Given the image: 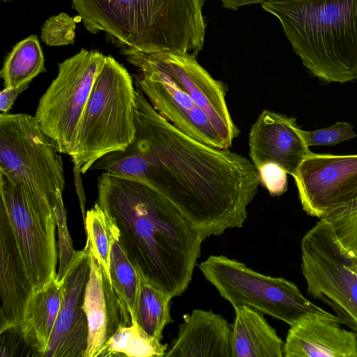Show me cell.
<instances>
[{"mask_svg":"<svg viewBox=\"0 0 357 357\" xmlns=\"http://www.w3.org/2000/svg\"><path fill=\"white\" fill-rule=\"evenodd\" d=\"M136 136L91 169L147 185L167 199L204 240L242 227L261 183L254 165L228 149L200 142L164 119L135 89Z\"/></svg>","mask_w":357,"mask_h":357,"instance_id":"6da1fadb","label":"cell"},{"mask_svg":"<svg viewBox=\"0 0 357 357\" xmlns=\"http://www.w3.org/2000/svg\"><path fill=\"white\" fill-rule=\"evenodd\" d=\"M96 203L119 231L128 259L173 297L187 290L204 239L162 195L146 184L102 173Z\"/></svg>","mask_w":357,"mask_h":357,"instance_id":"7a4b0ae2","label":"cell"},{"mask_svg":"<svg viewBox=\"0 0 357 357\" xmlns=\"http://www.w3.org/2000/svg\"><path fill=\"white\" fill-rule=\"evenodd\" d=\"M0 333L19 326L31 297L57 273L56 205L0 173Z\"/></svg>","mask_w":357,"mask_h":357,"instance_id":"3957f363","label":"cell"},{"mask_svg":"<svg viewBox=\"0 0 357 357\" xmlns=\"http://www.w3.org/2000/svg\"><path fill=\"white\" fill-rule=\"evenodd\" d=\"M206 0H72L85 29L105 32L106 39L130 56L202 50Z\"/></svg>","mask_w":357,"mask_h":357,"instance_id":"277c9868","label":"cell"},{"mask_svg":"<svg viewBox=\"0 0 357 357\" xmlns=\"http://www.w3.org/2000/svg\"><path fill=\"white\" fill-rule=\"evenodd\" d=\"M261 5L278 19L312 76L326 83L357 79V0H271Z\"/></svg>","mask_w":357,"mask_h":357,"instance_id":"5b68a950","label":"cell"},{"mask_svg":"<svg viewBox=\"0 0 357 357\" xmlns=\"http://www.w3.org/2000/svg\"><path fill=\"white\" fill-rule=\"evenodd\" d=\"M132 77L111 56H105L81 117L71 156L85 174L102 156L126 149L135 139Z\"/></svg>","mask_w":357,"mask_h":357,"instance_id":"8992f818","label":"cell"},{"mask_svg":"<svg viewBox=\"0 0 357 357\" xmlns=\"http://www.w3.org/2000/svg\"><path fill=\"white\" fill-rule=\"evenodd\" d=\"M60 153L35 116L0 114V173L56 206L66 185Z\"/></svg>","mask_w":357,"mask_h":357,"instance_id":"52a82bcc","label":"cell"},{"mask_svg":"<svg viewBox=\"0 0 357 357\" xmlns=\"http://www.w3.org/2000/svg\"><path fill=\"white\" fill-rule=\"evenodd\" d=\"M198 267L205 279L233 307L248 305L289 326L308 314L340 319L307 299L292 282L263 275L243 262L223 255H211Z\"/></svg>","mask_w":357,"mask_h":357,"instance_id":"ba28073f","label":"cell"},{"mask_svg":"<svg viewBox=\"0 0 357 357\" xmlns=\"http://www.w3.org/2000/svg\"><path fill=\"white\" fill-rule=\"evenodd\" d=\"M301 250L307 294L331 307L342 324L357 333V257L324 218L305 233Z\"/></svg>","mask_w":357,"mask_h":357,"instance_id":"9c48e42d","label":"cell"},{"mask_svg":"<svg viewBox=\"0 0 357 357\" xmlns=\"http://www.w3.org/2000/svg\"><path fill=\"white\" fill-rule=\"evenodd\" d=\"M104 58L98 50L82 49L64 60L39 100L34 116L61 153H74L79 123Z\"/></svg>","mask_w":357,"mask_h":357,"instance_id":"30bf717a","label":"cell"},{"mask_svg":"<svg viewBox=\"0 0 357 357\" xmlns=\"http://www.w3.org/2000/svg\"><path fill=\"white\" fill-rule=\"evenodd\" d=\"M293 177L303 210L321 219L357 199V154L311 152Z\"/></svg>","mask_w":357,"mask_h":357,"instance_id":"8fae6325","label":"cell"},{"mask_svg":"<svg viewBox=\"0 0 357 357\" xmlns=\"http://www.w3.org/2000/svg\"><path fill=\"white\" fill-rule=\"evenodd\" d=\"M149 63L167 74L206 114L229 149L240 130L226 101L227 86L214 79L197 61L195 54L178 51L140 52Z\"/></svg>","mask_w":357,"mask_h":357,"instance_id":"7c38bea8","label":"cell"},{"mask_svg":"<svg viewBox=\"0 0 357 357\" xmlns=\"http://www.w3.org/2000/svg\"><path fill=\"white\" fill-rule=\"evenodd\" d=\"M137 68L135 80L153 107L176 128L192 138L218 149H227L206 114L164 72L140 53L127 56Z\"/></svg>","mask_w":357,"mask_h":357,"instance_id":"4fadbf2b","label":"cell"},{"mask_svg":"<svg viewBox=\"0 0 357 357\" xmlns=\"http://www.w3.org/2000/svg\"><path fill=\"white\" fill-rule=\"evenodd\" d=\"M89 270L85 245L76 252L64 278L59 313L43 357H84L89 328L83 305Z\"/></svg>","mask_w":357,"mask_h":357,"instance_id":"5bb4252c","label":"cell"},{"mask_svg":"<svg viewBox=\"0 0 357 357\" xmlns=\"http://www.w3.org/2000/svg\"><path fill=\"white\" fill-rule=\"evenodd\" d=\"M249 155L257 170L275 164L294 176L311 151L296 119L268 109L263 110L252 126Z\"/></svg>","mask_w":357,"mask_h":357,"instance_id":"9a60e30c","label":"cell"},{"mask_svg":"<svg viewBox=\"0 0 357 357\" xmlns=\"http://www.w3.org/2000/svg\"><path fill=\"white\" fill-rule=\"evenodd\" d=\"M340 319L308 314L289 326L285 357H357V333Z\"/></svg>","mask_w":357,"mask_h":357,"instance_id":"2e32d148","label":"cell"},{"mask_svg":"<svg viewBox=\"0 0 357 357\" xmlns=\"http://www.w3.org/2000/svg\"><path fill=\"white\" fill-rule=\"evenodd\" d=\"M89 275L86 283L83 307L89 328L84 357H98L105 344L122 324L116 295L103 267L86 241Z\"/></svg>","mask_w":357,"mask_h":357,"instance_id":"e0dca14e","label":"cell"},{"mask_svg":"<svg viewBox=\"0 0 357 357\" xmlns=\"http://www.w3.org/2000/svg\"><path fill=\"white\" fill-rule=\"evenodd\" d=\"M183 320L165 357H231V326L222 315L195 309Z\"/></svg>","mask_w":357,"mask_h":357,"instance_id":"ac0fdd59","label":"cell"},{"mask_svg":"<svg viewBox=\"0 0 357 357\" xmlns=\"http://www.w3.org/2000/svg\"><path fill=\"white\" fill-rule=\"evenodd\" d=\"M231 357H283L284 342L264 314L245 305L234 307Z\"/></svg>","mask_w":357,"mask_h":357,"instance_id":"d6986e66","label":"cell"},{"mask_svg":"<svg viewBox=\"0 0 357 357\" xmlns=\"http://www.w3.org/2000/svg\"><path fill=\"white\" fill-rule=\"evenodd\" d=\"M63 283L54 278L34 294L26 305L19 327L34 356L43 357L48 344L61 305Z\"/></svg>","mask_w":357,"mask_h":357,"instance_id":"ffe728a7","label":"cell"},{"mask_svg":"<svg viewBox=\"0 0 357 357\" xmlns=\"http://www.w3.org/2000/svg\"><path fill=\"white\" fill-rule=\"evenodd\" d=\"M44 71L45 59L38 36L31 35L13 47L4 61L0 75L5 87L17 88L23 92Z\"/></svg>","mask_w":357,"mask_h":357,"instance_id":"44dd1931","label":"cell"},{"mask_svg":"<svg viewBox=\"0 0 357 357\" xmlns=\"http://www.w3.org/2000/svg\"><path fill=\"white\" fill-rule=\"evenodd\" d=\"M109 273L111 284L116 295L123 326L136 321V302L138 291V275L115 234L111 250Z\"/></svg>","mask_w":357,"mask_h":357,"instance_id":"7402d4cb","label":"cell"},{"mask_svg":"<svg viewBox=\"0 0 357 357\" xmlns=\"http://www.w3.org/2000/svg\"><path fill=\"white\" fill-rule=\"evenodd\" d=\"M136 271V321L149 335L161 341L165 327L173 322L170 313L172 296L148 280L138 268Z\"/></svg>","mask_w":357,"mask_h":357,"instance_id":"603a6c76","label":"cell"},{"mask_svg":"<svg viewBox=\"0 0 357 357\" xmlns=\"http://www.w3.org/2000/svg\"><path fill=\"white\" fill-rule=\"evenodd\" d=\"M167 344L149 335L135 321L121 324L105 344L98 357H165Z\"/></svg>","mask_w":357,"mask_h":357,"instance_id":"cb8c5ba5","label":"cell"},{"mask_svg":"<svg viewBox=\"0 0 357 357\" xmlns=\"http://www.w3.org/2000/svg\"><path fill=\"white\" fill-rule=\"evenodd\" d=\"M86 241L98 263L103 267L110 281V257L114 237L118 229L109 215L96 202L86 213L84 222Z\"/></svg>","mask_w":357,"mask_h":357,"instance_id":"d4e9b609","label":"cell"},{"mask_svg":"<svg viewBox=\"0 0 357 357\" xmlns=\"http://www.w3.org/2000/svg\"><path fill=\"white\" fill-rule=\"evenodd\" d=\"M322 218L332 225L343 246L357 257V199Z\"/></svg>","mask_w":357,"mask_h":357,"instance_id":"484cf974","label":"cell"},{"mask_svg":"<svg viewBox=\"0 0 357 357\" xmlns=\"http://www.w3.org/2000/svg\"><path fill=\"white\" fill-rule=\"evenodd\" d=\"M75 21L65 13L48 18L41 29L40 38L49 46H63L74 43Z\"/></svg>","mask_w":357,"mask_h":357,"instance_id":"4316f807","label":"cell"},{"mask_svg":"<svg viewBox=\"0 0 357 357\" xmlns=\"http://www.w3.org/2000/svg\"><path fill=\"white\" fill-rule=\"evenodd\" d=\"M56 227L58 229V248L59 265L56 275L58 282L63 283L69 266L74 258L75 250L68 226L66 211L63 201L59 202L56 206Z\"/></svg>","mask_w":357,"mask_h":357,"instance_id":"83f0119b","label":"cell"},{"mask_svg":"<svg viewBox=\"0 0 357 357\" xmlns=\"http://www.w3.org/2000/svg\"><path fill=\"white\" fill-rule=\"evenodd\" d=\"M306 144L311 146L335 145L357 137L353 126L348 122H337L334 125L313 131L303 130Z\"/></svg>","mask_w":357,"mask_h":357,"instance_id":"f1b7e54d","label":"cell"},{"mask_svg":"<svg viewBox=\"0 0 357 357\" xmlns=\"http://www.w3.org/2000/svg\"><path fill=\"white\" fill-rule=\"evenodd\" d=\"M261 183L271 196H279L287 190V173L275 164H267L258 170Z\"/></svg>","mask_w":357,"mask_h":357,"instance_id":"f546056e","label":"cell"},{"mask_svg":"<svg viewBox=\"0 0 357 357\" xmlns=\"http://www.w3.org/2000/svg\"><path fill=\"white\" fill-rule=\"evenodd\" d=\"M22 91L17 88L4 87L0 93V110L1 113H8Z\"/></svg>","mask_w":357,"mask_h":357,"instance_id":"4dcf8cb0","label":"cell"},{"mask_svg":"<svg viewBox=\"0 0 357 357\" xmlns=\"http://www.w3.org/2000/svg\"><path fill=\"white\" fill-rule=\"evenodd\" d=\"M1 1H3V2H7V1H13V0H1Z\"/></svg>","mask_w":357,"mask_h":357,"instance_id":"1f68e13d","label":"cell"}]
</instances>
